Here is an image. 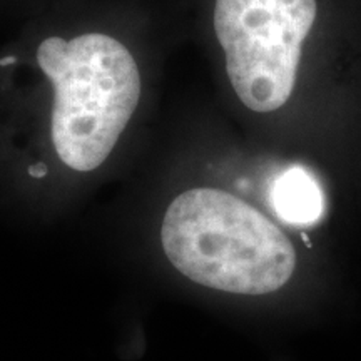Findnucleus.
<instances>
[{
	"instance_id": "nucleus-5",
	"label": "nucleus",
	"mask_w": 361,
	"mask_h": 361,
	"mask_svg": "<svg viewBox=\"0 0 361 361\" xmlns=\"http://www.w3.org/2000/svg\"><path fill=\"white\" fill-rule=\"evenodd\" d=\"M17 59L16 57H6V59H2V61H0V66H8V64H13V62H16Z\"/></svg>"
},
{
	"instance_id": "nucleus-2",
	"label": "nucleus",
	"mask_w": 361,
	"mask_h": 361,
	"mask_svg": "<svg viewBox=\"0 0 361 361\" xmlns=\"http://www.w3.org/2000/svg\"><path fill=\"white\" fill-rule=\"evenodd\" d=\"M37 62L54 87L52 142L66 166L97 169L111 154L141 97V75L119 40L85 34L45 39Z\"/></svg>"
},
{
	"instance_id": "nucleus-1",
	"label": "nucleus",
	"mask_w": 361,
	"mask_h": 361,
	"mask_svg": "<svg viewBox=\"0 0 361 361\" xmlns=\"http://www.w3.org/2000/svg\"><path fill=\"white\" fill-rule=\"evenodd\" d=\"M161 241L174 268L201 286L233 295L278 291L296 268L291 241L233 194L189 189L171 202Z\"/></svg>"
},
{
	"instance_id": "nucleus-4",
	"label": "nucleus",
	"mask_w": 361,
	"mask_h": 361,
	"mask_svg": "<svg viewBox=\"0 0 361 361\" xmlns=\"http://www.w3.org/2000/svg\"><path fill=\"white\" fill-rule=\"evenodd\" d=\"M271 204L284 223L310 226L322 219L324 197L318 180L295 166L283 171L271 186Z\"/></svg>"
},
{
	"instance_id": "nucleus-3",
	"label": "nucleus",
	"mask_w": 361,
	"mask_h": 361,
	"mask_svg": "<svg viewBox=\"0 0 361 361\" xmlns=\"http://www.w3.org/2000/svg\"><path fill=\"white\" fill-rule=\"evenodd\" d=\"M316 0H216L214 30L234 92L251 111L286 104Z\"/></svg>"
}]
</instances>
